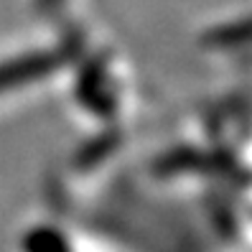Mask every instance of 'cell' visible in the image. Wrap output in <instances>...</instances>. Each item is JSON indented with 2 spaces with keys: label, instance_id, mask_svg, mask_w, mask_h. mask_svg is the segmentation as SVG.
<instances>
[]
</instances>
